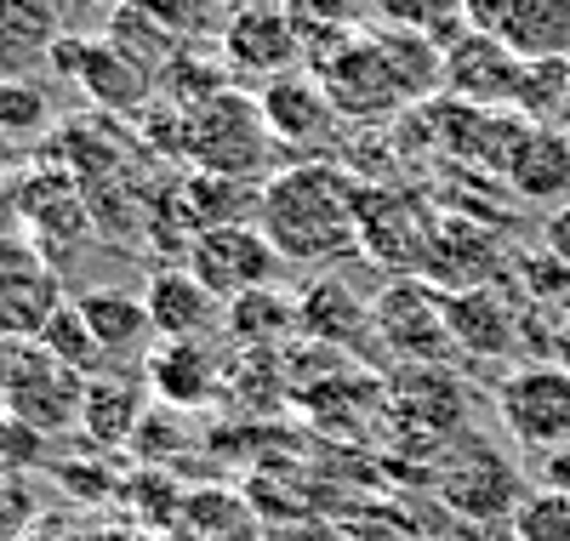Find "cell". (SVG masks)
I'll list each match as a JSON object with an SVG mask.
<instances>
[{"label":"cell","mask_w":570,"mask_h":541,"mask_svg":"<svg viewBox=\"0 0 570 541\" xmlns=\"http://www.w3.org/2000/svg\"><path fill=\"white\" fill-rule=\"evenodd\" d=\"M360 183L331 160L279 166L263 183V234L279 245L285 263L325 268L360 252Z\"/></svg>","instance_id":"1"},{"label":"cell","mask_w":570,"mask_h":541,"mask_svg":"<svg viewBox=\"0 0 570 541\" xmlns=\"http://www.w3.org/2000/svg\"><path fill=\"white\" fill-rule=\"evenodd\" d=\"M274 131L257 97H246L240 86H228L217 97H206L200 109H183V160L212 177H246L257 183L274 166Z\"/></svg>","instance_id":"2"},{"label":"cell","mask_w":570,"mask_h":541,"mask_svg":"<svg viewBox=\"0 0 570 541\" xmlns=\"http://www.w3.org/2000/svg\"><path fill=\"white\" fill-rule=\"evenodd\" d=\"M86 382H91V376L69 371L40 336L0 342V411H12L18 422L40 427L46 439L80 433Z\"/></svg>","instance_id":"3"},{"label":"cell","mask_w":570,"mask_h":541,"mask_svg":"<svg viewBox=\"0 0 570 541\" xmlns=\"http://www.w3.org/2000/svg\"><path fill=\"white\" fill-rule=\"evenodd\" d=\"M497 422L531 456L570 445V371L559 360H525L497 382Z\"/></svg>","instance_id":"4"},{"label":"cell","mask_w":570,"mask_h":541,"mask_svg":"<svg viewBox=\"0 0 570 541\" xmlns=\"http://www.w3.org/2000/svg\"><path fill=\"white\" fill-rule=\"evenodd\" d=\"M320 86L331 97V109H337V120H383V115L411 104L394 58L383 52V40L371 29L348 35L343 46H331L325 63H320Z\"/></svg>","instance_id":"5"},{"label":"cell","mask_w":570,"mask_h":541,"mask_svg":"<svg viewBox=\"0 0 570 541\" xmlns=\"http://www.w3.org/2000/svg\"><path fill=\"white\" fill-rule=\"evenodd\" d=\"M183 268L228 308V303L252 297V291H268L279 279L285 257H279V245L257 223H240V228H206V234H195Z\"/></svg>","instance_id":"6"},{"label":"cell","mask_w":570,"mask_h":541,"mask_svg":"<svg viewBox=\"0 0 570 541\" xmlns=\"http://www.w3.org/2000/svg\"><path fill=\"white\" fill-rule=\"evenodd\" d=\"M58 263L23 234H0V342H23L52 325L63 308Z\"/></svg>","instance_id":"7"},{"label":"cell","mask_w":570,"mask_h":541,"mask_svg":"<svg viewBox=\"0 0 570 541\" xmlns=\"http://www.w3.org/2000/svg\"><path fill=\"white\" fill-rule=\"evenodd\" d=\"M376 336L405 360V365H440L456 342H451V319H445V291L422 285L411 274H400L371 308Z\"/></svg>","instance_id":"8"},{"label":"cell","mask_w":570,"mask_h":541,"mask_svg":"<svg viewBox=\"0 0 570 541\" xmlns=\"http://www.w3.org/2000/svg\"><path fill=\"white\" fill-rule=\"evenodd\" d=\"M18 217L29 223V239L40 245L46 257H52L58 245H75V239L91 234L86 188H80V177L63 160L18 171Z\"/></svg>","instance_id":"9"},{"label":"cell","mask_w":570,"mask_h":541,"mask_svg":"<svg viewBox=\"0 0 570 541\" xmlns=\"http://www.w3.org/2000/svg\"><path fill=\"white\" fill-rule=\"evenodd\" d=\"M519 80H525V63L508 52L502 35L468 29L456 46H445V91L468 109H513Z\"/></svg>","instance_id":"10"},{"label":"cell","mask_w":570,"mask_h":541,"mask_svg":"<svg viewBox=\"0 0 570 541\" xmlns=\"http://www.w3.org/2000/svg\"><path fill=\"white\" fill-rule=\"evenodd\" d=\"M297 52H303L297 23H292V12H279L274 0H246V7L228 12V23H223V63L234 75L279 80V75H292Z\"/></svg>","instance_id":"11"},{"label":"cell","mask_w":570,"mask_h":541,"mask_svg":"<svg viewBox=\"0 0 570 541\" xmlns=\"http://www.w3.org/2000/svg\"><path fill=\"white\" fill-rule=\"evenodd\" d=\"M440 496L473 519V524H491V519H513L519 502H525V490H519V473L502 451L491 445H462L456 462L440 468Z\"/></svg>","instance_id":"12"},{"label":"cell","mask_w":570,"mask_h":541,"mask_svg":"<svg viewBox=\"0 0 570 541\" xmlns=\"http://www.w3.org/2000/svg\"><path fill=\"white\" fill-rule=\"evenodd\" d=\"M445 319H451V342L473 360H508L519 336H525V308L502 285L445 291Z\"/></svg>","instance_id":"13"},{"label":"cell","mask_w":570,"mask_h":541,"mask_svg":"<svg viewBox=\"0 0 570 541\" xmlns=\"http://www.w3.org/2000/svg\"><path fill=\"white\" fill-rule=\"evenodd\" d=\"M80 314H86V325H91V336L104 342V354H109V365H137V360H149L155 348H160V336H155V319H149V308H142V297L137 291H120V285H91V291H80Z\"/></svg>","instance_id":"14"},{"label":"cell","mask_w":570,"mask_h":541,"mask_svg":"<svg viewBox=\"0 0 570 541\" xmlns=\"http://www.w3.org/2000/svg\"><path fill=\"white\" fill-rule=\"evenodd\" d=\"M257 104L268 115V131L279 149H314V142L331 137V126H337V109H331V97L320 86V75H279L257 91Z\"/></svg>","instance_id":"15"},{"label":"cell","mask_w":570,"mask_h":541,"mask_svg":"<svg viewBox=\"0 0 570 541\" xmlns=\"http://www.w3.org/2000/svg\"><path fill=\"white\" fill-rule=\"evenodd\" d=\"M75 86L86 91V104L104 109V115H142V109L155 104V91H160V80L142 69V63H131L109 35H91L86 40V58H80Z\"/></svg>","instance_id":"16"},{"label":"cell","mask_w":570,"mask_h":541,"mask_svg":"<svg viewBox=\"0 0 570 541\" xmlns=\"http://www.w3.org/2000/svg\"><path fill=\"white\" fill-rule=\"evenodd\" d=\"M142 308H149L160 342H206L212 325L228 314L188 268H160V274H149V285H142Z\"/></svg>","instance_id":"17"},{"label":"cell","mask_w":570,"mask_h":541,"mask_svg":"<svg viewBox=\"0 0 570 541\" xmlns=\"http://www.w3.org/2000/svg\"><path fill=\"white\" fill-rule=\"evenodd\" d=\"M149 422V387L131 371H104L86 382V405H80V433L98 451H115L126 439H137V427Z\"/></svg>","instance_id":"18"},{"label":"cell","mask_w":570,"mask_h":541,"mask_svg":"<svg viewBox=\"0 0 570 541\" xmlns=\"http://www.w3.org/2000/svg\"><path fill=\"white\" fill-rule=\"evenodd\" d=\"M177 200L195 223V234L206 228H240V223H263V183L246 177H212V171H188L177 183Z\"/></svg>","instance_id":"19"},{"label":"cell","mask_w":570,"mask_h":541,"mask_svg":"<svg viewBox=\"0 0 570 541\" xmlns=\"http://www.w3.org/2000/svg\"><path fill=\"white\" fill-rule=\"evenodd\" d=\"M142 376H149V387L160 393L166 405L195 411V405H206L217 393L223 365L206 354V342H160V348L142 360Z\"/></svg>","instance_id":"20"},{"label":"cell","mask_w":570,"mask_h":541,"mask_svg":"<svg viewBox=\"0 0 570 541\" xmlns=\"http://www.w3.org/2000/svg\"><path fill=\"white\" fill-rule=\"evenodd\" d=\"M297 325L320 342H337V348H354L360 336H376L371 308L360 303V291H348L337 274H320L303 297H297Z\"/></svg>","instance_id":"21"},{"label":"cell","mask_w":570,"mask_h":541,"mask_svg":"<svg viewBox=\"0 0 570 541\" xmlns=\"http://www.w3.org/2000/svg\"><path fill=\"white\" fill-rule=\"evenodd\" d=\"M508 183H513V194H525V200H564L570 206V131L537 126L525 137V149L513 155Z\"/></svg>","instance_id":"22"},{"label":"cell","mask_w":570,"mask_h":541,"mask_svg":"<svg viewBox=\"0 0 570 541\" xmlns=\"http://www.w3.org/2000/svg\"><path fill=\"white\" fill-rule=\"evenodd\" d=\"M502 40L519 63L570 58V0H513Z\"/></svg>","instance_id":"23"},{"label":"cell","mask_w":570,"mask_h":541,"mask_svg":"<svg viewBox=\"0 0 570 541\" xmlns=\"http://www.w3.org/2000/svg\"><path fill=\"white\" fill-rule=\"evenodd\" d=\"M63 40V0H0V69L52 58Z\"/></svg>","instance_id":"24"},{"label":"cell","mask_w":570,"mask_h":541,"mask_svg":"<svg viewBox=\"0 0 570 541\" xmlns=\"http://www.w3.org/2000/svg\"><path fill=\"white\" fill-rule=\"evenodd\" d=\"M394 411L411 427H434V433H456L462 427V387L440 371V365H405L394 382Z\"/></svg>","instance_id":"25"},{"label":"cell","mask_w":570,"mask_h":541,"mask_svg":"<svg viewBox=\"0 0 570 541\" xmlns=\"http://www.w3.org/2000/svg\"><path fill=\"white\" fill-rule=\"evenodd\" d=\"M115 46H120V52L131 58V63H142V69H149L155 80L166 75V63L183 52V40L166 29V23H155L149 12H142L137 7V0H126V7H115V18H109V29H104Z\"/></svg>","instance_id":"26"},{"label":"cell","mask_w":570,"mask_h":541,"mask_svg":"<svg viewBox=\"0 0 570 541\" xmlns=\"http://www.w3.org/2000/svg\"><path fill=\"white\" fill-rule=\"evenodd\" d=\"M519 115L531 126H570V58L553 63H525V80H519Z\"/></svg>","instance_id":"27"},{"label":"cell","mask_w":570,"mask_h":541,"mask_svg":"<svg viewBox=\"0 0 570 541\" xmlns=\"http://www.w3.org/2000/svg\"><path fill=\"white\" fill-rule=\"evenodd\" d=\"M40 342H46V348H52L69 371H80V376H104V371H115V365H109V354H104V342L91 336V325H86L80 303H63V308L52 314V325L40 331Z\"/></svg>","instance_id":"28"},{"label":"cell","mask_w":570,"mask_h":541,"mask_svg":"<svg viewBox=\"0 0 570 541\" xmlns=\"http://www.w3.org/2000/svg\"><path fill=\"white\" fill-rule=\"evenodd\" d=\"M228 331L240 336V342H274V336H292V325H297V303L285 297L279 285H268V291H252V297H240V303H228Z\"/></svg>","instance_id":"29"},{"label":"cell","mask_w":570,"mask_h":541,"mask_svg":"<svg viewBox=\"0 0 570 541\" xmlns=\"http://www.w3.org/2000/svg\"><path fill=\"white\" fill-rule=\"evenodd\" d=\"M376 12H383V23H394V29L428 35V40L440 46V52L468 35V23H462V12H456V0H376Z\"/></svg>","instance_id":"30"},{"label":"cell","mask_w":570,"mask_h":541,"mask_svg":"<svg viewBox=\"0 0 570 541\" xmlns=\"http://www.w3.org/2000/svg\"><path fill=\"white\" fill-rule=\"evenodd\" d=\"M513 541H570V496L564 490H525L519 513L508 519Z\"/></svg>","instance_id":"31"},{"label":"cell","mask_w":570,"mask_h":541,"mask_svg":"<svg viewBox=\"0 0 570 541\" xmlns=\"http://www.w3.org/2000/svg\"><path fill=\"white\" fill-rule=\"evenodd\" d=\"M46 126H52V104H46V91L35 80H18V75L0 80V137L29 142Z\"/></svg>","instance_id":"32"},{"label":"cell","mask_w":570,"mask_h":541,"mask_svg":"<svg viewBox=\"0 0 570 541\" xmlns=\"http://www.w3.org/2000/svg\"><path fill=\"white\" fill-rule=\"evenodd\" d=\"M46 456H52V439L0 411V479H29L35 468H46Z\"/></svg>","instance_id":"33"},{"label":"cell","mask_w":570,"mask_h":541,"mask_svg":"<svg viewBox=\"0 0 570 541\" xmlns=\"http://www.w3.org/2000/svg\"><path fill=\"white\" fill-rule=\"evenodd\" d=\"M513 274H519V291H525L531 303H564L570 297V268L548 252V245H537V252H519V263H513Z\"/></svg>","instance_id":"34"},{"label":"cell","mask_w":570,"mask_h":541,"mask_svg":"<svg viewBox=\"0 0 570 541\" xmlns=\"http://www.w3.org/2000/svg\"><path fill=\"white\" fill-rule=\"evenodd\" d=\"M40 524V490L29 479H0V541H23Z\"/></svg>","instance_id":"35"},{"label":"cell","mask_w":570,"mask_h":541,"mask_svg":"<svg viewBox=\"0 0 570 541\" xmlns=\"http://www.w3.org/2000/svg\"><path fill=\"white\" fill-rule=\"evenodd\" d=\"M142 12H149L155 23H166L183 46L195 40L200 29H206V18H212V0H137Z\"/></svg>","instance_id":"36"},{"label":"cell","mask_w":570,"mask_h":541,"mask_svg":"<svg viewBox=\"0 0 570 541\" xmlns=\"http://www.w3.org/2000/svg\"><path fill=\"white\" fill-rule=\"evenodd\" d=\"M456 12L473 35H502L508 12H513V0H456Z\"/></svg>","instance_id":"37"},{"label":"cell","mask_w":570,"mask_h":541,"mask_svg":"<svg viewBox=\"0 0 570 541\" xmlns=\"http://www.w3.org/2000/svg\"><path fill=\"white\" fill-rule=\"evenodd\" d=\"M542 245L570 268V206H553V212H548V223H542Z\"/></svg>","instance_id":"38"},{"label":"cell","mask_w":570,"mask_h":541,"mask_svg":"<svg viewBox=\"0 0 570 541\" xmlns=\"http://www.w3.org/2000/svg\"><path fill=\"white\" fill-rule=\"evenodd\" d=\"M86 40H91V35H63V40L52 46V58H46V63L75 80V75H80V58H86Z\"/></svg>","instance_id":"39"},{"label":"cell","mask_w":570,"mask_h":541,"mask_svg":"<svg viewBox=\"0 0 570 541\" xmlns=\"http://www.w3.org/2000/svg\"><path fill=\"white\" fill-rule=\"evenodd\" d=\"M548 331H553V360L570 371V297H564V303L548 314Z\"/></svg>","instance_id":"40"},{"label":"cell","mask_w":570,"mask_h":541,"mask_svg":"<svg viewBox=\"0 0 570 541\" xmlns=\"http://www.w3.org/2000/svg\"><path fill=\"white\" fill-rule=\"evenodd\" d=\"M542 484H548V490H564V496H570V445L542 456Z\"/></svg>","instance_id":"41"},{"label":"cell","mask_w":570,"mask_h":541,"mask_svg":"<svg viewBox=\"0 0 570 541\" xmlns=\"http://www.w3.org/2000/svg\"><path fill=\"white\" fill-rule=\"evenodd\" d=\"M86 7H109L115 12V7H126V0H86Z\"/></svg>","instance_id":"42"},{"label":"cell","mask_w":570,"mask_h":541,"mask_svg":"<svg viewBox=\"0 0 570 541\" xmlns=\"http://www.w3.org/2000/svg\"><path fill=\"white\" fill-rule=\"evenodd\" d=\"M564 131H570V126H564Z\"/></svg>","instance_id":"43"}]
</instances>
